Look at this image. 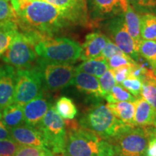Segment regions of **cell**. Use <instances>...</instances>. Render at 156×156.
I'll return each instance as SVG.
<instances>
[{
    "mask_svg": "<svg viewBox=\"0 0 156 156\" xmlns=\"http://www.w3.org/2000/svg\"><path fill=\"white\" fill-rule=\"evenodd\" d=\"M17 15L20 32L34 46L74 26L59 9L45 0H10Z\"/></svg>",
    "mask_w": 156,
    "mask_h": 156,
    "instance_id": "obj_1",
    "label": "cell"
},
{
    "mask_svg": "<svg viewBox=\"0 0 156 156\" xmlns=\"http://www.w3.org/2000/svg\"><path fill=\"white\" fill-rule=\"evenodd\" d=\"M67 141L64 156H115L114 146L94 132L80 125L76 120H64Z\"/></svg>",
    "mask_w": 156,
    "mask_h": 156,
    "instance_id": "obj_2",
    "label": "cell"
},
{
    "mask_svg": "<svg viewBox=\"0 0 156 156\" xmlns=\"http://www.w3.org/2000/svg\"><path fill=\"white\" fill-rule=\"evenodd\" d=\"M78 122L82 127L108 141L128 129L134 127L117 119L106 105L102 103H95L85 109Z\"/></svg>",
    "mask_w": 156,
    "mask_h": 156,
    "instance_id": "obj_3",
    "label": "cell"
},
{
    "mask_svg": "<svg viewBox=\"0 0 156 156\" xmlns=\"http://www.w3.org/2000/svg\"><path fill=\"white\" fill-rule=\"evenodd\" d=\"M37 56L56 64H72L80 57L82 47L75 41L66 37L45 38L35 46Z\"/></svg>",
    "mask_w": 156,
    "mask_h": 156,
    "instance_id": "obj_4",
    "label": "cell"
},
{
    "mask_svg": "<svg viewBox=\"0 0 156 156\" xmlns=\"http://www.w3.org/2000/svg\"><path fill=\"white\" fill-rule=\"evenodd\" d=\"M36 128L41 133L46 148L53 154H63L67 130L64 120L56 113L54 106H51Z\"/></svg>",
    "mask_w": 156,
    "mask_h": 156,
    "instance_id": "obj_5",
    "label": "cell"
},
{
    "mask_svg": "<svg viewBox=\"0 0 156 156\" xmlns=\"http://www.w3.org/2000/svg\"><path fill=\"white\" fill-rule=\"evenodd\" d=\"M150 140L147 126H134L122 132L109 142L116 155L145 156Z\"/></svg>",
    "mask_w": 156,
    "mask_h": 156,
    "instance_id": "obj_6",
    "label": "cell"
},
{
    "mask_svg": "<svg viewBox=\"0 0 156 156\" xmlns=\"http://www.w3.org/2000/svg\"><path fill=\"white\" fill-rule=\"evenodd\" d=\"M42 95L43 80L36 66L17 69L14 103L23 106Z\"/></svg>",
    "mask_w": 156,
    "mask_h": 156,
    "instance_id": "obj_7",
    "label": "cell"
},
{
    "mask_svg": "<svg viewBox=\"0 0 156 156\" xmlns=\"http://www.w3.org/2000/svg\"><path fill=\"white\" fill-rule=\"evenodd\" d=\"M36 66L41 75L45 89L55 91L72 85L76 73L75 67L72 64L52 63L38 58Z\"/></svg>",
    "mask_w": 156,
    "mask_h": 156,
    "instance_id": "obj_8",
    "label": "cell"
},
{
    "mask_svg": "<svg viewBox=\"0 0 156 156\" xmlns=\"http://www.w3.org/2000/svg\"><path fill=\"white\" fill-rule=\"evenodd\" d=\"M2 58L6 64L17 69L34 67L38 59L35 46L20 30Z\"/></svg>",
    "mask_w": 156,
    "mask_h": 156,
    "instance_id": "obj_9",
    "label": "cell"
},
{
    "mask_svg": "<svg viewBox=\"0 0 156 156\" xmlns=\"http://www.w3.org/2000/svg\"><path fill=\"white\" fill-rule=\"evenodd\" d=\"M105 29L111 39L124 54L135 62H139L138 48L126 28L124 15L106 20Z\"/></svg>",
    "mask_w": 156,
    "mask_h": 156,
    "instance_id": "obj_10",
    "label": "cell"
},
{
    "mask_svg": "<svg viewBox=\"0 0 156 156\" xmlns=\"http://www.w3.org/2000/svg\"><path fill=\"white\" fill-rule=\"evenodd\" d=\"M90 25L124 15L129 0H85Z\"/></svg>",
    "mask_w": 156,
    "mask_h": 156,
    "instance_id": "obj_11",
    "label": "cell"
},
{
    "mask_svg": "<svg viewBox=\"0 0 156 156\" xmlns=\"http://www.w3.org/2000/svg\"><path fill=\"white\" fill-rule=\"evenodd\" d=\"M59 9L71 23L75 25H90L85 0H45Z\"/></svg>",
    "mask_w": 156,
    "mask_h": 156,
    "instance_id": "obj_12",
    "label": "cell"
},
{
    "mask_svg": "<svg viewBox=\"0 0 156 156\" xmlns=\"http://www.w3.org/2000/svg\"><path fill=\"white\" fill-rule=\"evenodd\" d=\"M17 70L9 64L0 66V111L14 103Z\"/></svg>",
    "mask_w": 156,
    "mask_h": 156,
    "instance_id": "obj_13",
    "label": "cell"
},
{
    "mask_svg": "<svg viewBox=\"0 0 156 156\" xmlns=\"http://www.w3.org/2000/svg\"><path fill=\"white\" fill-rule=\"evenodd\" d=\"M109 38L101 31H95L85 36V42L82 44L80 58L83 61L98 58Z\"/></svg>",
    "mask_w": 156,
    "mask_h": 156,
    "instance_id": "obj_14",
    "label": "cell"
},
{
    "mask_svg": "<svg viewBox=\"0 0 156 156\" xmlns=\"http://www.w3.org/2000/svg\"><path fill=\"white\" fill-rule=\"evenodd\" d=\"M12 139L20 145L46 147L40 131L34 126L22 124L9 130Z\"/></svg>",
    "mask_w": 156,
    "mask_h": 156,
    "instance_id": "obj_15",
    "label": "cell"
},
{
    "mask_svg": "<svg viewBox=\"0 0 156 156\" xmlns=\"http://www.w3.org/2000/svg\"><path fill=\"white\" fill-rule=\"evenodd\" d=\"M51 106L50 103L43 95L25 104L23 106L25 124L36 127Z\"/></svg>",
    "mask_w": 156,
    "mask_h": 156,
    "instance_id": "obj_16",
    "label": "cell"
},
{
    "mask_svg": "<svg viewBox=\"0 0 156 156\" xmlns=\"http://www.w3.org/2000/svg\"><path fill=\"white\" fill-rule=\"evenodd\" d=\"M72 85H75L78 90L85 94L91 95L95 98H104L106 94L101 88L98 79L89 74L77 72L75 74Z\"/></svg>",
    "mask_w": 156,
    "mask_h": 156,
    "instance_id": "obj_17",
    "label": "cell"
},
{
    "mask_svg": "<svg viewBox=\"0 0 156 156\" xmlns=\"http://www.w3.org/2000/svg\"><path fill=\"white\" fill-rule=\"evenodd\" d=\"M135 114L134 126H155L156 121V110L147 102L141 95L134 101Z\"/></svg>",
    "mask_w": 156,
    "mask_h": 156,
    "instance_id": "obj_18",
    "label": "cell"
},
{
    "mask_svg": "<svg viewBox=\"0 0 156 156\" xmlns=\"http://www.w3.org/2000/svg\"><path fill=\"white\" fill-rule=\"evenodd\" d=\"M0 120L7 129L22 125L24 122L23 106L17 103H12L9 106L0 111Z\"/></svg>",
    "mask_w": 156,
    "mask_h": 156,
    "instance_id": "obj_19",
    "label": "cell"
},
{
    "mask_svg": "<svg viewBox=\"0 0 156 156\" xmlns=\"http://www.w3.org/2000/svg\"><path fill=\"white\" fill-rule=\"evenodd\" d=\"M106 106L117 119L129 126H134L135 103L134 101H122L115 103H107Z\"/></svg>",
    "mask_w": 156,
    "mask_h": 156,
    "instance_id": "obj_20",
    "label": "cell"
},
{
    "mask_svg": "<svg viewBox=\"0 0 156 156\" xmlns=\"http://www.w3.org/2000/svg\"><path fill=\"white\" fill-rule=\"evenodd\" d=\"M124 17L125 20L126 28L128 29L130 36L133 38L136 48L139 50V46L142 41L140 28H141V19L136 12L132 8L130 4L127 9L124 13Z\"/></svg>",
    "mask_w": 156,
    "mask_h": 156,
    "instance_id": "obj_21",
    "label": "cell"
},
{
    "mask_svg": "<svg viewBox=\"0 0 156 156\" xmlns=\"http://www.w3.org/2000/svg\"><path fill=\"white\" fill-rule=\"evenodd\" d=\"M108 69L109 67L106 60L99 58L84 61L83 63L75 67V70L77 72L87 73L95 76L97 78L101 77Z\"/></svg>",
    "mask_w": 156,
    "mask_h": 156,
    "instance_id": "obj_22",
    "label": "cell"
},
{
    "mask_svg": "<svg viewBox=\"0 0 156 156\" xmlns=\"http://www.w3.org/2000/svg\"><path fill=\"white\" fill-rule=\"evenodd\" d=\"M18 32L17 23L0 24V57L9 47Z\"/></svg>",
    "mask_w": 156,
    "mask_h": 156,
    "instance_id": "obj_23",
    "label": "cell"
},
{
    "mask_svg": "<svg viewBox=\"0 0 156 156\" xmlns=\"http://www.w3.org/2000/svg\"><path fill=\"white\" fill-rule=\"evenodd\" d=\"M140 19V34L142 40L156 41V15L144 14Z\"/></svg>",
    "mask_w": 156,
    "mask_h": 156,
    "instance_id": "obj_24",
    "label": "cell"
},
{
    "mask_svg": "<svg viewBox=\"0 0 156 156\" xmlns=\"http://www.w3.org/2000/svg\"><path fill=\"white\" fill-rule=\"evenodd\" d=\"M54 109L56 113L65 119H73L77 114V109L72 99L62 96L56 101Z\"/></svg>",
    "mask_w": 156,
    "mask_h": 156,
    "instance_id": "obj_25",
    "label": "cell"
},
{
    "mask_svg": "<svg viewBox=\"0 0 156 156\" xmlns=\"http://www.w3.org/2000/svg\"><path fill=\"white\" fill-rule=\"evenodd\" d=\"M138 53L147 62L156 75V41L142 40Z\"/></svg>",
    "mask_w": 156,
    "mask_h": 156,
    "instance_id": "obj_26",
    "label": "cell"
},
{
    "mask_svg": "<svg viewBox=\"0 0 156 156\" xmlns=\"http://www.w3.org/2000/svg\"><path fill=\"white\" fill-rule=\"evenodd\" d=\"M108 103H115L122 101H134L136 98L134 97L120 85H116L112 90L104 98Z\"/></svg>",
    "mask_w": 156,
    "mask_h": 156,
    "instance_id": "obj_27",
    "label": "cell"
},
{
    "mask_svg": "<svg viewBox=\"0 0 156 156\" xmlns=\"http://www.w3.org/2000/svg\"><path fill=\"white\" fill-rule=\"evenodd\" d=\"M17 23V15L10 0H0V24Z\"/></svg>",
    "mask_w": 156,
    "mask_h": 156,
    "instance_id": "obj_28",
    "label": "cell"
},
{
    "mask_svg": "<svg viewBox=\"0 0 156 156\" xmlns=\"http://www.w3.org/2000/svg\"><path fill=\"white\" fill-rule=\"evenodd\" d=\"M129 2L138 14L156 15V0H129Z\"/></svg>",
    "mask_w": 156,
    "mask_h": 156,
    "instance_id": "obj_29",
    "label": "cell"
},
{
    "mask_svg": "<svg viewBox=\"0 0 156 156\" xmlns=\"http://www.w3.org/2000/svg\"><path fill=\"white\" fill-rule=\"evenodd\" d=\"M15 156H54L46 147L20 145Z\"/></svg>",
    "mask_w": 156,
    "mask_h": 156,
    "instance_id": "obj_30",
    "label": "cell"
},
{
    "mask_svg": "<svg viewBox=\"0 0 156 156\" xmlns=\"http://www.w3.org/2000/svg\"><path fill=\"white\" fill-rule=\"evenodd\" d=\"M122 85L124 88H125L128 92H129L135 98L141 95L142 83L138 78L132 75H129L123 82Z\"/></svg>",
    "mask_w": 156,
    "mask_h": 156,
    "instance_id": "obj_31",
    "label": "cell"
},
{
    "mask_svg": "<svg viewBox=\"0 0 156 156\" xmlns=\"http://www.w3.org/2000/svg\"><path fill=\"white\" fill-rule=\"evenodd\" d=\"M141 96L156 110V83H142Z\"/></svg>",
    "mask_w": 156,
    "mask_h": 156,
    "instance_id": "obj_32",
    "label": "cell"
},
{
    "mask_svg": "<svg viewBox=\"0 0 156 156\" xmlns=\"http://www.w3.org/2000/svg\"><path fill=\"white\" fill-rule=\"evenodd\" d=\"M136 62L132 59L130 56L126 55V54L115 55L107 60L109 69H116V68L124 65H131V64H135Z\"/></svg>",
    "mask_w": 156,
    "mask_h": 156,
    "instance_id": "obj_33",
    "label": "cell"
},
{
    "mask_svg": "<svg viewBox=\"0 0 156 156\" xmlns=\"http://www.w3.org/2000/svg\"><path fill=\"white\" fill-rule=\"evenodd\" d=\"M99 83L105 94H108L112 90L113 87L116 85V80L113 74L112 69H109L103 75L99 77Z\"/></svg>",
    "mask_w": 156,
    "mask_h": 156,
    "instance_id": "obj_34",
    "label": "cell"
},
{
    "mask_svg": "<svg viewBox=\"0 0 156 156\" xmlns=\"http://www.w3.org/2000/svg\"><path fill=\"white\" fill-rule=\"evenodd\" d=\"M19 146L13 140H0V156H15Z\"/></svg>",
    "mask_w": 156,
    "mask_h": 156,
    "instance_id": "obj_35",
    "label": "cell"
},
{
    "mask_svg": "<svg viewBox=\"0 0 156 156\" xmlns=\"http://www.w3.org/2000/svg\"><path fill=\"white\" fill-rule=\"evenodd\" d=\"M124 54L122 50L120 49L114 42L112 41L111 39H109L107 42V44L103 48L102 53L101 56H99V58H102V59L108 60L109 58H112V56L115 55H119V54Z\"/></svg>",
    "mask_w": 156,
    "mask_h": 156,
    "instance_id": "obj_36",
    "label": "cell"
},
{
    "mask_svg": "<svg viewBox=\"0 0 156 156\" xmlns=\"http://www.w3.org/2000/svg\"><path fill=\"white\" fill-rule=\"evenodd\" d=\"M132 65H124L112 69L115 80L118 85L122 84L130 75Z\"/></svg>",
    "mask_w": 156,
    "mask_h": 156,
    "instance_id": "obj_37",
    "label": "cell"
},
{
    "mask_svg": "<svg viewBox=\"0 0 156 156\" xmlns=\"http://www.w3.org/2000/svg\"><path fill=\"white\" fill-rule=\"evenodd\" d=\"M12 140L10 134V132L7 127L5 126V124L0 120V140Z\"/></svg>",
    "mask_w": 156,
    "mask_h": 156,
    "instance_id": "obj_38",
    "label": "cell"
},
{
    "mask_svg": "<svg viewBox=\"0 0 156 156\" xmlns=\"http://www.w3.org/2000/svg\"><path fill=\"white\" fill-rule=\"evenodd\" d=\"M155 126L156 127V121H155Z\"/></svg>",
    "mask_w": 156,
    "mask_h": 156,
    "instance_id": "obj_39",
    "label": "cell"
},
{
    "mask_svg": "<svg viewBox=\"0 0 156 156\" xmlns=\"http://www.w3.org/2000/svg\"><path fill=\"white\" fill-rule=\"evenodd\" d=\"M115 156H119V155H115Z\"/></svg>",
    "mask_w": 156,
    "mask_h": 156,
    "instance_id": "obj_40",
    "label": "cell"
},
{
    "mask_svg": "<svg viewBox=\"0 0 156 156\" xmlns=\"http://www.w3.org/2000/svg\"><path fill=\"white\" fill-rule=\"evenodd\" d=\"M155 134H156V130H155Z\"/></svg>",
    "mask_w": 156,
    "mask_h": 156,
    "instance_id": "obj_41",
    "label": "cell"
}]
</instances>
